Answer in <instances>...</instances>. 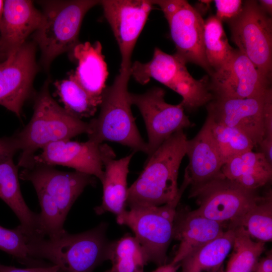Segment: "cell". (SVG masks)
<instances>
[{
  "mask_svg": "<svg viewBox=\"0 0 272 272\" xmlns=\"http://www.w3.org/2000/svg\"><path fill=\"white\" fill-rule=\"evenodd\" d=\"M187 137L183 130L164 141L145 163L144 170L128 188L130 208L160 206L180 200L186 187H178L180 165L186 155Z\"/></svg>",
  "mask_w": 272,
  "mask_h": 272,
  "instance_id": "obj_1",
  "label": "cell"
},
{
  "mask_svg": "<svg viewBox=\"0 0 272 272\" xmlns=\"http://www.w3.org/2000/svg\"><path fill=\"white\" fill-rule=\"evenodd\" d=\"M89 130V122L73 116L60 106L45 83L35 98L30 121L13 135L18 150L22 152L17 166L30 168L38 149L53 142L88 134Z\"/></svg>",
  "mask_w": 272,
  "mask_h": 272,
  "instance_id": "obj_2",
  "label": "cell"
},
{
  "mask_svg": "<svg viewBox=\"0 0 272 272\" xmlns=\"http://www.w3.org/2000/svg\"><path fill=\"white\" fill-rule=\"evenodd\" d=\"M106 227L103 223L78 234L64 230L52 238L27 235L30 256L46 259L62 272H93L108 260L110 242L106 236Z\"/></svg>",
  "mask_w": 272,
  "mask_h": 272,
  "instance_id": "obj_3",
  "label": "cell"
},
{
  "mask_svg": "<svg viewBox=\"0 0 272 272\" xmlns=\"http://www.w3.org/2000/svg\"><path fill=\"white\" fill-rule=\"evenodd\" d=\"M130 69L119 71L113 84L104 89L99 115L89 122L88 140L98 144L110 141L148 154L132 115L128 91Z\"/></svg>",
  "mask_w": 272,
  "mask_h": 272,
  "instance_id": "obj_4",
  "label": "cell"
},
{
  "mask_svg": "<svg viewBox=\"0 0 272 272\" xmlns=\"http://www.w3.org/2000/svg\"><path fill=\"white\" fill-rule=\"evenodd\" d=\"M100 1H43V11L40 25L33 33L34 42L41 51L45 68L66 52L70 53L79 43L81 25L87 13Z\"/></svg>",
  "mask_w": 272,
  "mask_h": 272,
  "instance_id": "obj_5",
  "label": "cell"
},
{
  "mask_svg": "<svg viewBox=\"0 0 272 272\" xmlns=\"http://www.w3.org/2000/svg\"><path fill=\"white\" fill-rule=\"evenodd\" d=\"M186 64L176 54H168L155 47L150 61L131 64L130 75L142 85L149 83L151 78L159 82L182 97L184 109L194 111L207 105L214 96L209 88L208 77L196 80Z\"/></svg>",
  "mask_w": 272,
  "mask_h": 272,
  "instance_id": "obj_6",
  "label": "cell"
},
{
  "mask_svg": "<svg viewBox=\"0 0 272 272\" xmlns=\"http://www.w3.org/2000/svg\"><path fill=\"white\" fill-rule=\"evenodd\" d=\"M180 200L160 206L130 208L117 216V222L129 227L144 249L148 262L165 264L173 238L176 208Z\"/></svg>",
  "mask_w": 272,
  "mask_h": 272,
  "instance_id": "obj_7",
  "label": "cell"
},
{
  "mask_svg": "<svg viewBox=\"0 0 272 272\" xmlns=\"http://www.w3.org/2000/svg\"><path fill=\"white\" fill-rule=\"evenodd\" d=\"M189 196L196 199L198 208L193 212L227 225L237 223L257 202L256 190L245 189L223 174L202 184L191 187Z\"/></svg>",
  "mask_w": 272,
  "mask_h": 272,
  "instance_id": "obj_8",
  "label": "cell"
},
{
  "mask_svg": "<svg viewBox=\"0 0 272 272\" xmlns=\"http://www.w3.org/2000/svg\"><path fill=\"white\" fill-rule=\"evenodd\" d=\"M231 40L270 82L272 72V21L256 1H246L242 10L228 22Z\"/></svg>",
  "mask_w": 272,
  "mask_h": 272,
  "instance_id": "obj_9",
  "label": "cell"
},
{
  "mask_svg": "<svg viewBox=\"0 0 272 272\" xmlns=\"http://www.w3.org/2000/svg\"><path fill=\"white\" fill-rule=\"evenodd\" d=\"M166 18L176 54L186 63L203 69L211 76L213 71L206 59L203 32L205 21L199 11L185 0H153Z\"/></svg>",
  "mask_w": 272,
  "mask_h": 272,
  "instance_id": "obj_10",
  "label": "cell"
},
{
  "mask_svg": "<svg viewBox=\"0 0 272 272\" xmlns=\"http://www.w3.org/2000/svg\"><path fill=\"white\" fill-rule=\"evenodd\" d=\"M165 96V90L160 87L152 88L143 94L130 93L131 104L138 108L145 123L148 156L173 134L193 125L185 115L182 103L169 104Z\"/></svg>",
  "mask_w": 272,
  "mask_h": 272,
  "instance_id": "obj_11",
  "label": "cell"
},
{
  "mask_svg": "<svg viewBox=\"0 0 272 272\" xmlns=\"http://www.w3.org/2000/svg\"><path fill=\"white\" fill-rule=\"evenodd\" d=\"M36 44L26 41L0 62V105L20 118L38 72Z\"/></svg>",
  "mask_w": 272,
  "mask_h": 272,
  "instance_id": "obj_12",
  "label": "cell"
},
{
  "mask_svg": "<svg viewBox=\"0 0 272 272\" xmlns=\"http://www.w3.org/2000/svg\"><path fill=\"white\" fill-rule=\"evenodd\" d=\"M115 156L111 147L107 144L89 140L85 142L61 140L43 148L40 154L34 156L32 166L36 164L66 166L96 177L101 181L104 163Z\"/></svg>",
  "mask_w": 272,
  "mask_h": 272,
  "instance_id": "obj_13",
  "label": "cell"
},
{
  "mask_svg": "<svg viewBox=\"0 0 272 272\" xmlns=\"http://www.w3.org/2000/svg\"><path fill=\"white\" fill-rule=\"evenodd\" d=\"M99 4L119 48L120 71L129 70L134 47L155 6L153 1L103 0Z\"/></svg>",
  "mask_w": 272,
  "mask_h": 272,
  "instance_id": "obj_14",
  "label": "cell"
},
{
  "mask_svg": "<svg viewBox=\"0 0 272 272\" xmlns=\"http://www.w3.org/2000/svg\"><path fill=\"white\" fill-rule=\"evenodd\" d=\"M209 88L214 97L247 98L263 96L270 82L238 49L229 61L210 76Z\"/></svg>",
  "mask_w": 272,
  "mask_h": 272,
  "instance_id": "obj_15",
  "label": "cell"
},
{
  "mask_svg": "<svg viewBox=\"0 0 272 272\" xmlns=\"http://www.w3.org/2000/svg\"><path fill=\"white\" fill-rule=\"evenodd\" d=\"M19 178L30 182L48 194L57 203L61 215L66 216L86 187L95 183L94 176L78 171L58 170L52 166L36 164L24 168Z\"/></svg>",
  "mask_w": 272,
  "mask_h": 272,
  "instance_id": "obj_16",
  "label": "cell"
},
{
  "mask_svg": "<svg viewBox=\"0 0 272 272\" xmlns=\"http://www.w3.org/2000/svg\"><path fill=\"white\" fill-rule=\"evenodd\" d=\"M265 94L243 99L214 97L207 104V117L217 123L238 129L257 147L264 136Z\"/></svg>",
  "mask_w": 272,
  "mask_h": 272,
  "instance_id": "obj_17",
  "label": "cell"
},
{
  "mask_svg": "<svg viewBox=\"0 0 272 272\" xmlns=\"http://www.w3.org/2000/svg\"><path fill=\"white\" fill-rule=\"evenodd\" d=\"M42 13L32 1H4L0 23V50L7 56L19 48L39 27Z\"/></svg>",
  "mask_w": 272,
  "mask_h": 272,
  "instance_id": "obj_18",
  "label": "cell"
},
{
  "mask_svg": "<svg viewBox=\"0 0 272 272\" xmlns=\"http://www.w3.org/2000/svg\"><path fill=\"white\" fill-rule=\"evenodd\" d=\"M186 155L189 162L182 183L187 186H196L222 175L223 164L205 122L193 138L187 140Z\"/></svg>",
  "mask_w": 272,
  "mask_h": 272,
  "instance_id": "obj_19",
  "label": "cell"
},
{
  "mask_svg": "<svg viewBox=\"0 0 272 272\" xmlns=\"http://www.w3.org/2000/svg\"><path fill=\"white\" fill-rule=\"evenodd\" d=\"M225 224L194 213H176L173 238L179 241L171 263L179 264L187 255L216 239L225 231Z\"/></svg>",
  "mask_w": 272,
  "mask_h": 272,
  "instance_id": "obj_20",
  "label": "cell"
},
{
  "mask_svg": "<svg viewBox=\"0 0 272 272\" xmlns=\"http://www.w3.org/2000/svg\"><path fill=\"white\" fill-rule=\"evenodd\" d=\"M69 54L77 63L75 80L91 96L101 99L108 72L101 43L80 42Z\"/></svg>",
  "mask_w": 272,
  "mask_h": 272,
  "instance_id": "obj_21",
  "label": "cell"
},
{
  "mask_svg": "<svg viewBox=\"0 0 272 272\" xmlns=\"http://www.w3.org/2000/svg\"><path fill=\"white\" fill-rule=\"evenodd\" d=\"M13 157L0 161V198L13 211L27 234L40 236L39 214L33 212L24 199Z\"/></svg>",
  "mask_w": 272,
  "mask_h": 272,
  "instance_id": "obj_22",
  "label": "cell"
},
{
  "mask_svg": "<svg viewBox=\"0 0 272 272\" xmlns=\"http://www.w3.org/2000/svg\"><path fill=\"white\" fill-rule=\"evenodd\" d=\"M221 172L241 187L256 190L271 180L272 164L261 152L251 150L231 158L224 164Z\"/></svg>",
  "mask_w": 272,
  "mask_h": 272,
  "instance_id": "obj_23",
  "label": "cell"
},
{
  "mask_svg": "<svg viewBox=\"0 0 272 272\" xmlns=\"http://www.w3.org/2000/svg\"><path fill=\"white\" fill-rule=\"evenodd\" d=\"M132 156L131 154L118 160L112 158L104 163L105 170L101 181L103 185L102 201L94 209L97 214L109 212L117 216L125 211L128 192L127 177Z\"/></svg>",
  "mask_w": 272,
  "mask_h": 272,
  "instance_id": "obj_24",
  "label": "cell"
},
{
  "mask_svg": "<svg viewBox=\"0 0 272 272\" xmlns=\"http://www.w3.org/2000/svg\"><path fill=\"white\" fill-rule=\"evenodd\" d=\"M233 229L192 252L179 263L182 272H217L232 248Z\"/></svg>",
  "mask_w": 272,
  "mask_h": 272,
  "instance_id": "obj_25",
  "label": "cell"
},
{
  "mask_svg": "<svg viewBox=\"0 0 272 272\" xmlns=\"http://www.w3.org/2000/svg\"><path fill=\"white\" fill-rule=\"evenodd\" d=\"M54 85L64 109L79 119L93 116L101 102V99L91 96L82 88L75 80L73 71L68 78L56 81Z\"/></svg>",
  "mask_w": 272,
  "mask_h": 272,
  "instance_id": "obj_26",
  "label": "cell"
},
{
  "mask_svg": "<svg viewBox=\"0 0 272 272\" xmlns=\"http://www.w3.org/2000/svg\"><path fill=\"white\" fill-rule=\"evenodd\" d=\"M108 260L111 261L112 266L105 272H144L148 262L139 241L128 235L110 242Z\"/></svg>",
  "mask_w": 272,
  "mask_h": 272,
  "instance_id": "obj_27",
  "label": "cell"
},
{
  "mask_svg": "<svg viewBox=\"0 0 272 272\" xmlns=\"http://www.w3.org/2000/svg\"><path fill=\"white\" fill-rule=\"evenodd\" d=\"M203 45L206 59L213 72L226 64L233 55L234 49L229 43L222 22L216 16L205 21Z\"/></svg>",
  "mask_w": 272,
  "mask_h": 272,
  "instance_id": "obj_28",
  "label": "cell"
},
{
  "mask_svg": "<svg viewBox=\"0 0 272 272\" xmlns=\"http://www.w3.org/2000/svg\"><path fill=\"white\" fill-rule=\"evenodd\" d=\"M205 122L223 165L232 157L255 147L252 141L236 128L217 123L208 117Z\"/></svg>",
  "mask_w": 272,
  "mask_h": 272,
  "instance_id": "obj_29",
  "label": "cell"
},
{
  "mask_svg": "<svg viewBox=\"0 0 272 272\" xmlns=\"http://www.w3.org/2000/svg\"><path fill=\"white\" fill-rule=\"evenodd\" d=\"M242 228L250 237L260 241L272 239V195L271 190L260 196L255 205L233 226Z\"/></svg>",
  "mask_w": 272,
  "mask_h": 272,
  "instance_id": "obj_30",
  "label": "cell"
},
{
  "mask_svg": "<svg viewBox=\"0 0 272 272\" xmlns=\"http://www.w3.org/2000/svg\"><path fill=\"white\" fill-rule=\"evenodd\" d=\"M232 229L234 231L233 250L225 272H254L264 250V242L253 241L241 227Z\"/></svg>",
  "mask_w": 272,
  "mask_h": 272,
  "instance_id": "obj_31",
  "label": "cell"
},
{
  "mask_svg": "<svg viewBox=\"0 0 272 272\" xmlns=\"http://www.w3.org/2000/svg\"><path fill=\"white\" fill-rule=\"evenodd\" d=\"M41 207L40 217V234L42 237H54L65 230V219L55 200L44 190L34 187Z\"/></svg>",
  "mask_w": 272,
  "mask_h": 272,
  "instance_id": "obj_32",
  "label": "cell"
},
{
  "mask_svg": "<svg viewBox=\"0 0 272 272\" xmlns=\"http://www.w3.org/2000/svg\"><path fill=\"white\" fill-rule=\"evenodd\" d=\"M27 243L26 234L20 225L12 229L0 225V250L19 259L27 260L30 258Z\"/></svg>",
  "mask_w": 272,
  "mask_h": 272,
  "instance_id": "obj_33",
  "label": "cell"
},
{
  "mask_svg": "<svg viewBox=\"0 0 272 272\" xmlns=\"http://www.w3.org/2000/svg\"><path fill=\"white\" fill-rule=\"evenodd\" d=\"M216 17L222 22H229L241 12L243 2L241 0H216Z\"/></svg>",
  "mask_w": 272,
  "mask_h": 272,
  "instance_id": "obj_34",
  "label": "cell"
},
{
  "mask_svg": "<svg viewBox=\"0 0 272 272\" xmlns=\"http://www.w3.org/2000/svg\"><path fill=\"white\" fill-rule=\"evenodd\" d=\"M263 118L264 130L263 139L272 140V90L271 87L267 89L265 92Z\"/></svg>",
  "mask_w": 272,
  "mask_h": 272,
  "instance_id": "obj_35",
  "label": "cell"
},
{
  "mask_svg": "<svg viewBox=\"0 0 272 272\" xmlns=\"http://www.w3.org/2000/svg\"><path fill=\"white\" fill-rule=\"evenodd\" d=\"M18 151L13 135L0 138V161L8 157L14 156Z\"/></svg>",
  "mask_w": 272,
  "mask_h": 272,
  "instance_id": "obj_36",
  "label": "cell"
},
{
  "mask_svg": "<svg viewBox=\"0 0 272 272\" xmlns=\"http://www.w3.org/2000/svg\"><path fill=\"white\" fill-rule=\"evenodd\" d=\"M59 270V267L54 264L47 267L20 268L0 263V272H57Z\"/></svg>",
  "mask_w": 272,
  "mask_h": 272,
  "instance_id": "obj_37",
  "label": "cell"
},
{
  "mask_svg": "<svg viewBox=\"0 0 272 272\" xmlns=\"http://www.w3.org/2000/svg\"><path fill=\"white\" fill-rule=\"evenodd\" d=\"M254 272H272V257L269 255L256 264Z\"/></svg>",
  "mask_w": 272,
  "mask_h": 272,
  "instance_id": "obj_38",
  "label": "cell"
},
{
  "mask_svg": "<svg viewBox=\"0 0 272 272\" xmlns=\"http://www.w3.org/2000/svg\"><path fill=\"white\" fill-rule=\"evenodd\" d=\"M179 264L174 265L170 263L159 266L153 272H177Z\"/></svg>",
  "mask_w": 272,
  "mask_h": 272,
  "instance_id": "obj_39",
  "label": "cell"
},
{
  "mask_svg": "<svg viewBox=\"0 0 272 272\" xmlns=\"http://www.w3.org/2000/svg\"><path fill=\"white\" fill-rule=\"evenodd\" d=\"M260 9L270 16L272 14V1L260 0L257 1Z\"/></svg>",
  "mask_w": 272,
  "mask_h": 272,
  "instance_id": "obj_40",
  "label": "cell"
},
{
  "mask_svg": "<svg viewBox=\"0 0 272 272\" xmlns=\"http://www.w3.org/2000/svg\"><path fill=\"white\" fill-rule=\"evenodd\" d=\"M4 8V1L0 0V23L2 19Z\"/></svg>",
  "mask_w": 272,
  "mask_h": 272,
  "instance_id": "obj_41",
  "label": "cell"
},
{
  "mask_svg": "<svg viewBox=\"0 0 272 272\" xmlns=\"http://www.w3.org/2000/svg\"><path fill=\"white\" fill-rule=\"evenodd\" d=\"M8 56L0 50V62L5 60Z\"/></svg>",
  "mask_w": 272,
  "mask_h": 272,
  "instance_id": "obj_42",
  "label": "cell"
},
{
  "mask_svg": "<svg viewBox=\"0 0 272 272\" xmlns=\"http://www.w3.org/2000/svg\"><path fill=\"white\" fill-rule=\"evenodd\" d=\"M57 272H62V271L60 269V270H59V271H58Z\"/></svg>",
  "mask_w": 272,
  "mask_h": 272,
  "instance_id": "obj_43",
  "label": "cell"
}]
</instances>
